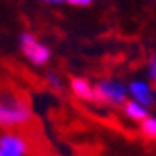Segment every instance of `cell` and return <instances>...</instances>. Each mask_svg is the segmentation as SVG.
I'll list each match as a JSON object with an SVG mask.
<instances>
[{
    "instance_id": "obj_2",
    "label": "cell",
    "mask_w": 156,
    "mask_h": 156,
    "mask_svg": "<svg viewBox=\"0 0 156 156\" xmlns=\"http://www.w3.org/2000/svg\"><path fill=\"white\" fill-rule=\"evenodd\" d=\"M93 86H95V101L99 103L124 107V103L128 101V86L116 78H103V80H97Z\"/></svg>"
},
{
    "instance_id": "obj_7",
    "label": "cell",
    "mask_w": 156,
    "mask_h": 156,
    "mask_svg": "<svg viewBox=\"0 0 156 156\" xmlns=\"http://www.w3.org/2000/svg\"><path fill=\"white\" fill-rule=\"evenodd\" d=\"M122 108H124L126 118L133 120V122H143L147 116H149V108H147L145 105H141L139 101H135V99H128Z\"/></svg>"
},
{
    "instance_id": "obj_12",
    "label": "cell",
    "mask_w": 156,
    "mask_h": 156,
    "mask_svg": "<svg viewBox=\"0 0 156 156\" xmlns=\"http://www.w3.org/2000/svg\"><path fill=\"white\" fill-rule=\"evenodd\" d=\"M44 4H67V0H40Z\"/></svg>"
},
{
    "instance_id": "obj_4",
    "label": "cell",
    "mask_w": 156,
    "mask_h": 156,
    "mask_svg": "<svg viewBox=\"0 0 156 156\" xmlns=\"http://www.w3.org/2000/svg\"><path fill=\"white\" fill-rule=\"evenodd\" d=\"M30 145L27 137L17 131H2L0 133V156H29Z\"/></svg>"
},
{
    "instance_id": "obj_1",
    "label": "cell",
    "mask_w": 156,
    "mask_h": 156,
    "mask_svg": "<svg viewBox=\"0 0 156 156\" xmlns=\"http://www.w3.org/2000/svg\"><path fill=\"white\" fill-rule=\"evenodd\" d=\"M33 118V111L27 101L19 97H0V128H19Z\"/></svg>"
},
{
    "instance_id": "obj_3",
    "label": "cell",
    "mask_w": 156,
    "mask_h": 156,
    "mask_svg": "<svg viewBox=\"0 0 156 156\" xmlns=\"http://www.w3.org/2000/svg\"><path fill=\"white\" fill-rule=\"evenodd\" d=\"M19 48L21 53L27 57L29 63H33L34 67H44L51 57V50L40 42L33 33H21L19 34Z\"/></svg>"
},
{
    "instance_id": "obj_10",
    "label": "cell",
    "mask_w": 156,
    "mask_h": 156,
    "mask_svg": "<svg viewBox=\"0 0 156 156\" xmlns=\"http://www.w3.org/2000/svg\"><path fill=\"white\" fill-rule=\"evenodd\" d=\"M48 84L51 86L53 90H61V80H59V76L55 74V73H48Z\"/></svg>"
},
{
    "instance_id": "obj_9",
    "label": "cell",
    "mask_w": 156,
    "mask_h": 156,
    "mask_svg": "<svg viewBox=\"0 0 156 156\" xmlns=\"http://www.w3.org/2000/svg\"><path fill=\"white\" fill-rule=\"evenodd\" d=\"M147 78H149L151 82H156V53L151 57L149 65H147Z\"/></svg>"
},
{
    "instance_id": "obj_6",
    "label": "cell",
    "mask_w": 156,
    "mask_h": 156,
    "mask_svg": "<svg viewBox=\"0 0 156 156\" xmlns=\"http://www.w3.org/2000/svg\"><path fill=\"white\" fill-rule=\"evenodd\" d=\"M71 91L74 97L82 101H95V86H91L90 80L82 76H76L71 80Z\"/></svg>"
},
{
    "instance_id": "obj_8",
    "label": "cell",
    "mask_w": 156,
    "mask_h": 156,
    "mask_svg": "<svg viewBox=\"0 0 156 156\" xmlns=\"http://www.w3.org/2000/svg\"><path fill=\"white\" fill-rule=\"evenodd\" d=\"M141 133L149 139L156 141V116H147L141 122Z\"/></svg>"
},
{
    "instance_id": "obj_5",
    "label": "cell",
    "mask_w": 156,
    "mask_h": 156,
    "mask_svg": "<svg viewBox=\"0 0 156 156\" xmlns=\"http://www.w3.org/2000/svg\"><path fill=\"white\" fill-rule=\"evenodd\" d=\"M128 91L129 97L139 101L141 105H145L147 108H152L156 105V93L152 90V86L149 80H141V78H135L128 84Z\"/></svg>"
},
{
    "instance_id": "obj_11",
    "label": "cell",
    "mask_w": 156,
    "mask_h": 156,
    "mask_svg": "<svg viewBox=\"0 0 156 156\" xmlns=\"http://www.w3.org/2000/svg\"><path fill=\"white\" fill-rule=\"evenodd\" d=\"M93 0H67V4L71 6H78V8H86V6H91Z\"/></svg>"
}]
</instances>
